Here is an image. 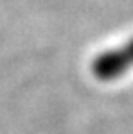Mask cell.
<instances>
[{"mask_svg": "<svg viewBox=\"0 0 133 134\" xmlns=\"http://www.w3.org/2000/svg\"><path fill=\"white\" fill-rule=\"evenodd\" d=\"M130 70H133V38L119 48H110L99 54L92 63V72L95 79L102 82L117 81Z\"/></svg>", "mask_w": 133, "mask_h": 134, "instance_id": "obj_1", "label": "cell"}]
</instances>
